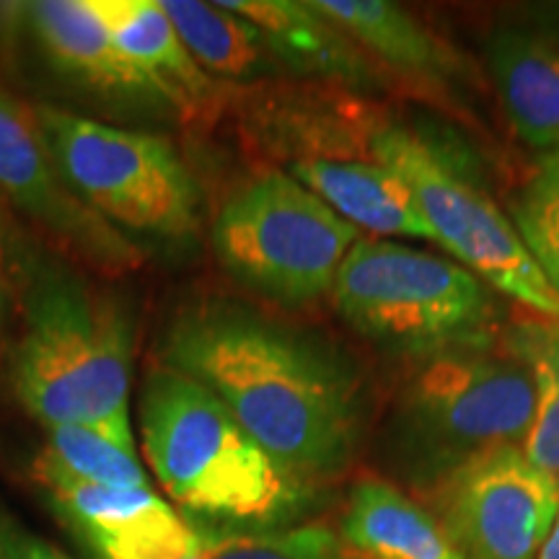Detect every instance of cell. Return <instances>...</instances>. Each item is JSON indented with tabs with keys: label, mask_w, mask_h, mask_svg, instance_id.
Returning <instances> with one entry per match:
<instances>
[{
	"label": "cell",
	"mask_w": 559,
	"mask_h": 559,
	"mask_svg": "<svg viewBox=\"0 0 559 559\" xmlns=\"http://www.w3.org/2000/svg\"><path fill=\"white\" fill-rule=\"evenodd\" d=\"M158 358L205 386L306 485L340 477L358 453L368 419L366 379L321 334L247 304L205 298L171 319Z\"/></svg>",
	"instance_id": "cell-1"
},
{
	"label": "cell",
	"mask_w": 559,
	"mask_h": 559,
	"mask_svg": "<svg viewBox=\"0 0 559 559\" xmlns=\"http://www.w3.org/2000/svg\"><path fill=\"white\" fill-rule=\"evenodd\" d=\"M19 337L5 353L13 400L45 430L88 428L135 451L130 383L135 324L117 296L39 249L19 288Z\"/></svg>",
	"instance_id": "cell-2"
},
{
	"label": "cell",
	"mask_w": 559,
	"mask_h": 559,
	"mask_svg": "<svg viewBox=\"0 0 559 559\" xmlns=\"http://www.w3.org/2000/svg\"><path fill=\"white\" fill-rule=\"evenodd\" d=\"M140 425L145 461L200 531H283L311 506L317 487L280 466L205 386L164 362L145 376Z\"/></svg>",
	"instance_id": "cell-3"
},
{
	"label": "cell",
	"mask_w": 559,
	"mask_h": 559,
	"mask_svg": "<svg viewBox=\"0 0 559 559\" xmlns=\"http://www.w3.org/2000/svg\"><path fill=\"white\" fill-rule=\"evenodd\" d=\"M332 304L362 340L415 362L461 349H492L502 309L487 283L430 251L360 239L332 283Z\"/></svg>",
	"instance_id": "cell-4"
},
{
	"label": "cell",
	"mask_w": 559,
	"mask_h": 559,
	"mask_svg": "<svg viewBox=\"0 0 559 559\" xmlns=\"http://www.w3.org/2000/svg\"><path fill=\"white\" fill-rule=\"evenodd\" d=\"M370 156L415 194L432 236L495 293L559 321V293L528 254L513 221L489 198L477 158L456 135L430 124H376Z\"/></svg>",
	"instance_id": "cell-5"
},
{
	"label": "cell",
	"mask_w": 559,
	"mask_h": 559,
	"mask_svg": "<svg viewBox=\"0 0 559 559\" xmlns=\"http://www.w3.org/2000/svg\"><path fill=\"white\" fill-rule=\"evenodd\" d=\"M536 415L526 366L492 349L419 360L391 409L389 438L417 479L440 481L481 453L523 445Z\"/></svg>",
	"instance_id": "cell-6"
},
{
	"label": "cell",
	"mask_w": 559,
	"mask_h": 559,
	"mask_svg": "<svg viewBox=\"0 0 559 559\" xmlns=\"http://www.w3.org/2000/svg\"><path fill=\"white\" fill-rule=\"evenodd\" d=\"M360 239L353 223L277 166L241 181L210 228L218 267L251 296L285 309L330 296L340 264Z\"/></svg>",
	"instance_id": "cell-7"
},
{
	"label": "cell",
	"mask_w": 559,
	"mask_h": 559,
	"mask_svg": "<svg viewBox=\"0 0 559 559\" xmlns=\"http://www.w3.org/2000/svg\"><path fill=\"white\" fill-rule=\"evenodd\" d=\"M60 177L115 228L190 241L202 226V190L169 138L32 102Z\"/></svg>",
	"instance_id": "cell-8"
},
{
	"label": "cell",
	"mask_w": 559,
	"mask_h": 559,
	"mask_svg": "<svg viewBox=\"0 0 559 559\" xmlns=\"http://www.w3.org/2000/svg\"><path fill=\"white\" fill-rule=\"evenodd\" d=\"M0 37L24 47L62 94L104 115L130 122L177 120L169 104L122 58L91 0L0 3Z\"/></svg>",
	"instance_id": "cell-9"
},
{
	"label": "cell",
	"mask_w": 559,
	"mask_h": 559,
	"mask_svg": "<svg viewBox=\"0 0 559 559\" xmlns=\"http://www.w3.org/2000/svg\"><path fill=\"white\" fill-rule=\"evenodd\" d=\"M0 194L13 213L58 243L66 260L107 277L143 267V249L66 185L41 138L32 102L21 99L5 83H0Z\"/></svg>",
	"instance_id": "cell-10"
},
{
	"label": "cell",
	"mask_w": 559,
	"mask_h": 559,
	"mask_svg": "<svg viewBox=\"0 0 559 559\" xmlns=\"http://www.w3.org/2000/svg\"><path fill=\"white\" fill-rule=\"evenodd\" d=\"M559 510V479L521 445L481 453L438 481V521L464 559H536Z\"/></svg>",
	"instance_id": "cell-11"
},
{
	"label": "cell",
	"mask_w": 559,
	"mask_h": 559,
	"mask_svg": "<svg viewBox=\"0 0 559 559\" xmlns=\"http://www.w3.org/2000/svg\"><path fill=\"white\" fill-rule=\"evenodd\" d=\"M34 477L58 521L94 559H200L215 542L156 489L91 485L39 459Z\"/></svg>",
	"instance_id": "cell-12"
},
{
	"label": "cell",
	"mask_w": 559,
	"mask_h": 559,
	"mask_svg": "<svg viewBox=\"0 0 559 559\" xmlns=\"http://www.w3.org/2000/svg\"><path fill=\"white\" fill-rule=\"evenodd\" d=\"M122 58L151 83L181 122L205 124L226 107L230 88L202 70L158 0H91Z\"/></svg>",
	"instance_id": "cell-13"
},
{
	"label": "cell",
	"mask_w": 559,
	"mask_h": 559,
	"mask_svg": "<svg viewBox=\"0 0 559 559\" xmlns=\"http://www.w3.org/2000/svg\"><path fill=\"white\" fill-rule=\"evenodd\" d=\"M221 3L262 32L283 75H298L345 94H379L386 88L381 68L337 24L313 9L311 0Z\"/></svg>",
	"instance_id": "cell-14"
},
{
	"label": "cell",
	"mask_w": 559,
	"mask_h": 559,
	"mask_svg": "<svg viewBox=\"0 0 559 559\" xmlns=\"http://www.w3.org/2000/svg\"><path fill=\"white\" fill-rule=\"evenodd\" d=\"M376 66L404 75L419 88L451 94L472 81L466 60L389 0H311Z\"/></svg>",
	"instance_id": "cell-15"
},
{
	"label": "cell",
	"mask_w": 559,
	"mask_h": 559,
	"mask_svg": "<svg viewBox=\"0 0 559 559\" xmlns=\"http://www.w3.org/2000/svg\"><path fill=\"white\" fill-rule=\"evenodd\" d=\"M283 171L324 200L360 234L368 230L373 236L436 241L409 187L373 156L300 158L285 164Z\"/></svg>",
	"instance_id": "cell-16"
},
{
	"label": "cell",
	"mask_w": 559,
	"mask_h": 559,
	"mask_svg": "<svg viewBox=\"0 0 559 559\" xmlns=\"http://www.w3.org/2000/svg\"><path fill=\"white\" fill-rule=\"evenodd\" d=\"M485 60L515 138L547 156L559 153V47L531 29L500 26Z\"/></svg>",
	"instance_id": "cell-17"
},
{
	"label": "cell",
	"mask_w": 559,
	"mask_h": 559,
	"mask_svg": "<svg viewBox=\"0 0 559 559\" xmlns=\"http://www.w3.org/2000/svg\"><path fill=\"white\" fill-rule=\"evenodd\" d=\"M337 536L355 559H464L438 515L379 477L349 489Z\"/></svg>",
	"instance_id": "cell-18"
},
{
	"label": "cell",
	"mask_w": 559,
	"mask_h": 559,
	"mask_svg": "<svg viewBox=\"0 0 559 559\" xmlns=\"http://www.w3.org/2000/svg\"><path fill=\"white\" fill-rule=\"evenodd\" d=\"M158 3L187 52L221 86L230 91L264 86L283 75L262 32L241 13L228 11L221 0L218 3L158 0Z\"/></svg>",
	"instance_id": "cell-19"
},
{
	"label": "cell",
	"mask_w": 559,
	"mask_h": 559,
	"mask_svg": "<svg viewBox=\"0 0 559 559\" xmlns=\"http://www.w3.org/2000/svg\"><path fill=\"white\" fill-rule=\"evenodd\" d=\"M502 347L526 366L536 389L534 425L521 449L531 464L559 479V321H515L502 334Z\"/></svg>",
	"instance_id": "cell-20"
},
{
	"label": "cell",
	"mask_w": 559,
	"mask_h": 559,
	"mask_svg": "<svg viewBox=\"0 0 559 559\" xmlns=\"http://www.w3.org/2000/svg\"><path fill=\"white\" fill-rule=\"evenodd\" d=\"M39 461L55 466L68 477L104 487L153 489L140 464L138 451L120 449L109 438L88 428H50Z\"/></svg>",
	"instance_id": "cell-21"
},
{
	"label": "cell",
	"mask_w": 559,
	"mask_h": 559,
	"mask_svg": "<svg viewBox=\"0 0 559 559\" xmlns=\"http://www.w3.org/2000/svg\"><path fill=\"white\" fill-rule=\"evenodd\" d=\"M508 218L544 277L559 293V153L544 156L510 194Z\"/></svg>",
	"instance_id": "cell-22"
},
{
	"label": "cell",
	"mask_w": 559,
	"mask_h": 559,
	"mask_svg": "<svg viewBox=\"0 0 559 559\" xmlns=\"http://www.w3.org/2000/svg\"><path fill=\"white\" fill-rule=\"evenodd\" d=\"M207 559H355L324 526H300L249 536H215Z\"/></svg>",
	"instance_id": "cell-23"
},
{
	"label": "cell",
	"mask_w": 559,
	"mask_h": 559,
	"mask_svg": "<svg viewBox=\"0 0 559 559\" xmlns=\"http://www.w3.org/2000/svg\"><path fill=\"white\" fill-rule=\"evenodd\" d=\"M41 243L34 241L29 228L21 223V218L9 207V202L0 194V251H3L5 264H9L16 290L24 283L26 272H29L34 257L39 254Z\"/></svg>",
	"instance_id": "cell-24"
},
{
	"label": "cell",
	"mask_w": 559,
	"mask_h": 559,
	"mask_svg": "<svg viewBox=\"0 0 559 559\" xmlns=\"http://www.w3.org/2000/svg\"><path fill=\"white\" fill-rule=\"evenodd\" d=\"M0 557L3 559H73L41 536L32 534L24 523L0 506Z\"/></svg>",
	"instance_id": "cell-25"
},
{
	"label": "cell",
	"mask_w": 559,
	"mask_h": 559,
	"mask_svg": "<svg viewBox=\"0 0 559 559\" xmlns=\"http://www.w3.org/2000/svg\"><path fill=\"white\" fill-rule=\"evenodd\" d=\"M19 317V290L13 283L9 264H5L3 251H0V355L9 353L13 321Z\"/></svg>",
	"instance_id": "cell-26"
},
{
	"label": "cell",
	"mask_w": 559,
	"mask_h": 559,
	"mask_svg": "<svg viewBox=\"0 0 559 559\" xmlns=\"http://www.w3.org/2000/svg\"><path fill=\"white\" fill-rule=\"evenodd\" d=\"M523 16L531 21V32L539 34L551 45L559 47V3H534L526 5Z\"/></svg>",
	"instance_id": "cell-27"
},
{
	"label": "cell",
	"mask_w": 559,
	"mask_h": 559,
	"mask_svg": "<svg viewBox=\"0 0 559 559\" xmlns=\"http://www.w3.org/2000/svg\"><path fill=\"white\" fill-rule=\"evenodd\" d=\"M536 559H559V510L555 515V523H551L547 539H544L539 555H536Z\"/></svg>",
	"instance_id": "cell-28"
}]
</instances>
